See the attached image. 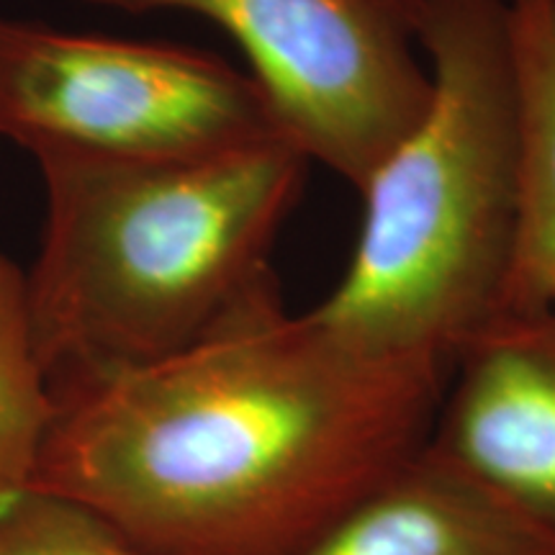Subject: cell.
I'll use <instances>...</instances> for the list:
<instances>
[{
  "mask_svg": "<svg viewBox=\"0 0 555 555\" xmlns=\"http://www.w3.org/2000/svg\"><path fill=\"white\" fill-rule=\"evenodd\" d=\"M448 371L345 350L275 278L183 350L50 384L29 486L155 555H291L425 450Z\"/></svg>",
  "mask_w": 555,
  "mask_h": 555,
  "instance_id": "6da1fadb",
  "label": "cell"
},
{
  "mask_svg": "<svg viewBox=\"0 0 555 555\" xmlns=\"http://www.w3.org/2000/svg\"><path fill=\"white\" fill-rule=\"evenodd\" d=\"M47 219L26 273L47 384L183 350L275 281L309 159L288 139L165 163H37Z\"/></svg>",
  "mask_w": 555,
  "mask_h": 555,
  "instance_id": "7a4b0ae2",
  "label": "cell"
},
{
  "mask_svg": "<svg viewBox=\"0 0 555 555\" xmlns=\"http://www.w3.org/2000/svg\"><path fill=\"white\" fill-rule=\"evenodd\" d=\"M425 119L360 189L343 281L307 311L345 350L450 367L502 317L517 227L519 93L509 0H422Z\"/></svg>",
  "mask_w": 555,
  "mask_h": 555,
  "instance_id": "3957f363",
  "label": "cell"
},
{
  "mask_svg": "<svg viewBox=\"0 0 555 555\" xmlns=\"http://www.w3.org/2000/svg\"><path fill=\"white\" fill-rule=\"evenodd\" d=\"M0 137L37 163H165L288 139L258 80L217 54L11 18Z\"/></svg>",
  "mask_w": 555,
  "mask_h": 555,
  "instance_id": "277c9868",
  "label": "cell"
},
{
  "mask_svg": "<svg viewBox=\"0 0 555 555\" xmlns=\"http://www.w3.org/2000/svg\"><path fill=\"white\" fill-rule=\"evenodd\" d=\"M189 11L240 44L278 124L311 163L360 191L425 119L433 75L416 57L422 0H82Z\"/></svg>",
  "mask_w": 555,
  "mask_h": 555,
  "instance_id": "5b68a950",
  "label": "cell"
},
{
  "mask_svg": "<svg viewBox=\"0 0 555 555\" xmlns=\"http://www.w3.org/2000/svg\"><path fill=\"white\" fill-rule=\"evenodd\" d=\"M425 450L555 545V309L496 317L457 350Z\"/></svg>",
  "mask_w": 555,
  "mask_h": 555,
  "instance_id": "8992f818",
  "label": "cell"
},
{
  "mask_svg": "<svg viewBox=\"0 0 555 555\" xmlns=\"http://www.w3.org/2000/svg\"><path fill=\"white\" fill-rule=\"evenodd\" d=\"M291 555H555V545L422 450Z\"/></svg>",
  "mask_w": 555,
  "mask_h": 555,
  "instance_id": "52a82bcc",
  "label": "cell"
},
{
  "mask_svg": "<svg viewBox=\"0 0 555 555\" xmlns=\"http://www.w3.org/2000/svg\"><path fill=\"white\" fill-rule=\"evenodd\" d=\"M519 93L517 227L502 314L555 309V0H509Z\"/></svg>",
  "mask_w": 555,
  "mask_h": 555,
  "instance_id": "ba28073f",
  "label": "cell"
},
{
  "mask_svg": "<svg viewBox=\"0 0 555 555\" xmlns=\"http://www.w3.org/2000/svg\"><path fill=\"white\" fill-rule=\"evenodd\" d=\"M52 414V388L34 350L26 273L0 255V512L29 489Z\"/></svg>",
  "mask_w": 555,
  "mask_h": 555,
  "instance_id": "9c48e42d",
  "label": "cell"
},
{
  "mask_svg": "<svg viewBox=\"0 0 555 555\" xmlns=\"http://www.w3.org/2000/svg\"><path fill=\"white\" fill-rule=\"evenodd\" d=\"M0 555H155L75 499L26 489L0 512Z\"/></svg>",
  "mask_w": 555,
  "mask_h": 555,
  "instance_id": "30bf717a",
  "label": "cell"
}]
</instances>
